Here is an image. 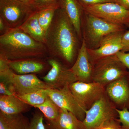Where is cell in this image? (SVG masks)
Here are the masks:
<instances>
[{
  "label": "cell",
  "instance_id": "8992f818",
  "mask_svg": "<svg viewBox=\"0 0 129 129\" xmlns=\"http://www.w3.org/2000/svg\"><path fill=\"white\" fill-rule=\"evenodd\" d=\"M83 11L104 20L129 28V10L116 2L80 5Z\"/></svg>",
  "mask_w": 129,
  "mask_h": 129
},
{
  "label": "cell",
  "instance_id": "ffe728a7",
  "mask_svg": "<svg viewBox=\"0 0 129 129\" xmlns=\"http://www.w3.org/2000/svg\"><path fill=\"white\" fill-rule=\"evenodd\" d=\"M29 123L22 113L8 115L0 112V129H28Z\"/></svg>",
  "mask_w": 129,
  "mask_h": 129
},
{
  "label": "cell",
  "instance_id": "836d02e7",
  "mask_svg": "<svg viewBox=\"0 0 129 129\" xmlns=\"http://www.w3.org/2000/svg\"><path fill=\"white\" fill-rule=\"evenodd\" d=\"M18 1L27 4V5H31V6H34L35 0H18Z\"/></svg>",
  "mask_w": 129,
  "mask_h": 129
},
{
  "label": "cell",
  "instance_id": "7c38bea8",
  "mask_svg": "<svg viewBox=\"0 0 129 129\" xmlns=\"http://www.w3.org/2000/svg\"><path fill=\"white\" fill-rule=\"evenodd\" d=\"M125 31L113 32L107 35L102 40L96 49L87 48L88 55L91 63L103 58L116 55L122 51V38Z\"/></svg>",
  "mask_w": 129,
  "mask_h": 129
},
{
  "label": "cell",
  "instance_id": "277c9868",
  "mask_svg": "<svg viewBox=\"0 0 129 129\" xmlns=\"http://www.w3.org/2000/svg\"><path fill=\"white\" fill-rule=\"evenodd\" d=\"M82 16L83 39L87 48L95 49L99 47L102 40L107 35L125 30V27L111 23L84 12Z\"/></svg>",
  "mask_w": 129,
  "mask_h": 129
},
{
  "label": "cell",
  "instance_id": "2e32d148",
  "mask_svg": "<svg viewBox=\"0 0 129 129\" xmlns=\"http://www.w3.org/2000/svg\"><path fill=\"white\" fill-rule=\"evenodd\" d=\"M59 7L63 10L76 30L80 40H83L82 22L83 11L77 0H59Z\"/></svg>",
  "mask_w": 129,
  "mask_h": 129
},
{
  "label": "cell",
  "instance_id": "d6a6232c",
  "mask_svg": "<svg viewBox=\"0 0 129 129\" xmlns=\"http://www.w3.org/2000/svg\"><path fill=\"white\" fill-rule=\"evenodd\" d=\"M115 2L129 10V0H115Z\"/></svg>",
  "mask_w": 129,
  "mask_h": 129
},
{
  "label": "cell",
  "instance_id": "83f0119b",
  "mask_svg": "<svg viewBox=\"0 0 129 129\" xmlns=\"http://www.w3.org/2000/svg\"><path fill=\"white\" fill-rule=\"evenodd\" d=\"M116 55L120 61L129 70V53L121 51L118 52Z\"/></svg>",
  "mask_w": 129,
  "mask_h": 129
},
{
  "label": "cell",
  "instance_id": "4316f807",
  "mask_svg": "<svg viewBox=\"0 0 129 129\" xmlns=\"http://www.w3.org/2000/svg\"><path fill=\"white\" fill-rule=\"evenodd\" d=\"M59 0H35L34 7L36 10L46 8L58 4Z\"/></svg>",
  "mask_w": 129,
  "mask_h": 129
},
{
  "label": "cell",
  "instance_id": "6da1fadb",
  "mask_svg": "<svg viewBox=\"0 0 129 129\" xmlns=\"http://www.w3.org/2000/svg\"><path fill=\"white\" fill-rule=\"evenodd\" d=\"M80 40L76 30L63 10L56 11L46 34L45 43L48 55L71 64L78 55Z\"/></svg>",
  "mask_w": 129,
  "mask_h": 129
},
{
  "label": "cell",
  "instance_id": "ba28073f",
  "mask_svg": "<svg viewBox=\"0 0 129 129\" xmlns=\"http://www.w3.org/2000/svg\"><path fill=\"white\" fill-rule=\"evenodd\" d=\"M118 116L117 109L105 94L86 111L83 122L86 129H97L106 121Z\"/></svg>",
  "mask_w": 129,
  "mask_h": 129
},
{
  "label": "cell",
  "instance_id": "44dd1931",
  "mask_svg": "<svg viewBox=\"0 0 129 129\" xmlns=\"http://www.w3.org/2000/svg\"><path fill=\"white\" fill-rule=\"evenodd\" d=\"M35 108L39 109L48 122H52L57 118L60 109L49 96L44 103Z\"/></svg>",
  "mask_w": 129,
  "mask_h": 129
},
{
  "label": "cell",
  "instance_id": "8fae6325",
  "mask_svg": "<svg viewBox=\"0 0 129 129\" xmlns=\"http://www.w3.org/2000/svg\"><path fill=\"white\" fill-rule=\"evenodd\" d=\"M47 61L51 69L42 79L49 89H61L67 85L77 81L70 69L67 68L57 59L51 57Z\"/></svg>",
  "mask_w": 129,
  "mask_h": 129
},
{
  "label": "cell",
  "instance_id": "603a6c76",
  "mask_svg": "<svg viewBox=\"0 0 129 129\" xmlns=\"http://www.w3.org/2000/svg\"><path fill=\"white\" fill-rule=\"evenodd\" d=\"M47 89H43L23 95H17L26 104L35 108L44 103L48 96Z\"/></svg>",
  "mask_w": 129,
  "mask_h": 129
},
{
  "label": "cell",
  "instance_id": "3957f363",
  "mask_svg": "<svg viewBox=\"0 0 129 129\" xmlns=\"http://www.w3.org/2000/svg\"><path fill=\"white\" fill-rule=\"evenodd\" d=\"M7 59L0 55V78L7 84L14 94L21 95L49 87L34 74H18L9 68Z\"/></svg>",
  "mask_w": 129,
  "mask_h": 129
},
{
  "label": "cell",
  "instance_id": "4fadbf2b",
  "mask_svg": "<svg viewBox=\"0 0 129 129\" xmlns=\"http://www.w3.org/2000/svg\"><path fill=\"white\" fill-rule=\"evenodd\" d=\"M105 94L115 107L129 110V72L105 86Z\"/></svg>",
  "mask_w": 129,
  "mask_h": 129
},
{
  "label": "cell",
  "instance_id": "9c48e42d",
  "mask_svg": "<svg viewBox=\"0 0 129 129\" xmlns=\"http://www.w3.org/2000/svg\"><path fill=\"white\" fill-rule=\"evenodd\" d=\"M48 96L60 108L69 111L81 121L84 119L86 109L74 95L69 87L60 89H47Z\"/></svg>",
  "mask_w": 129,
  "mask_h": 129
},
{
  "label": "cell",
  "instance_id": "e0dca14e",
  "mask_svg": "<svg viewBox=\"0 0 129 129\" xmlns=\"http://www.w3.org/2000/svg\"><path fill=\"white\" fill-rule=\"evenodd\" d=\"M45 128L46 129H86L83 121L73 113L61 108L57 118L52 122H47Z\"/></svg>",
  "mask_w": 129,
  "mask_h": 129
},
{
  "label": "cell",
  "instance_id": "cb8c5ba5",
  "mask_svg": "<svg viewBox=\"0 0 129 129\" xmlns=\"http://www.w3.org/2000/svg\"><path fill=\"white\" fill-rule=\"evenodd\" d=\"M44 116L41 113H36L31 119L28 129H46L43 122Z\"/></svg>",
  "mask_w": 129,
  "mask_h": 129
},
{
  "label": "cell",
  "instance_id": "7402d4cb",
  "mask_svg": "<svg viewBox=\"0 0 129 129\" xmlns=\"http://www.w3.org/2000/svg\"><path fill=\"white\" fill-rule=\"evenodd\" d=\"M59 7V5L57 4L36 10L39 23L46 33L52 22L56 11Z\"/></svg>",
  "mask_w": 129,
  "mask_h": 129
},
{
  "label": "cell",
  "instance_id": "30bf717a",
  "mask_svg": "<svg viewBox=\"0 0 129 129\" xmlns=\"http://www.w3.org/2000/svg\"><path fill=\"white\" fill-rule=\"evenodd\" d=\"M74 95L88 110L105 94V86L95 82L76 81L69 85Z\"/></svg>",
  "mask_w": 129,
  "mask_h": 129
},
{
  "label": "cell",
  "instance_id": "7a4b0ae2",
  "mask_svg": "<svg viewBox=\"0 0 129 129\" xmlns=\"http://www.w3.org/2000/svg\"><path fill=\"white\" fill-rule=\"evenodd\" d=\"M0 54L9 60L45 59L49 56L45 44L35 40L19 28L10 29L0 35Z\"/></svg>",
  "mask_w": 129,
  "mask_h": 129
},
{
  "label": "cell",
  "instance_id": "1f68e13d",
  "mask_svg": "<svg viewBox=\"0 0 129 129\" xmlns=\"http://www.w3.org/2000/svg\"><path fill=\"white\" fill-rule=\"evenodd\" d=\"M10 29L2 18L0 17V35L6 34Z\"/></svg>",
  "mask_w": 129,
  "mask_h": 129
},
{
  "label": "cell",
  "instance_id": "9a60e30c",
  "mask_svg": "<svg viewBox=\"0 0 129 129\" xmlns=\"http://www.w3.org/2000/svg\"><path fill=\"white\" fill-rule=\"evenodd\" d=\"M7 63L13 72L21 75L41 73L48 69L49 66H50L45 59L38 58L8 60Z\"/></svg>",
  "mask_w": 129,
  "mask_h": 129
},
{
  "label": "cell",
  "instance_id": "d4e9b609",
  "mask_svg": "<svg viewBox=\"0 0 129 129\" xmlns=\"http://www.w3.org/2000/svg\"><path fill=\"white\" fill-rule=\"evenodd\" d=\"M118 113V119L122 125V129H129V110L127 109L119 110L117 109Z\"/></svg>",
  "mask_w": 129,
  "mask_h": 129
},
{
  "label": "cell",
  "instance_id": "484cf974",
  "mask_svg": "<svg viewBox=\"0 0 129 129\" xmlns=\"http://www.w3.org/2000/svg\"><path fill=\"white\" fill-rule=\"evenodd\" d=\"M97 129H122L118 118L112 119L103 123Z\"/></svg>",
  "mask_w": 129,
  "mask_h": 129
},
{
  "label": "cell",
  "instance_id": "5b68a950",
  "mask_svg": "<svg viewBox=\"0 0 129 129\" xmlns=\"http://www.w3.org/2000/svg\"><path fill=\"white\" fill-rule=\"evenodd\" d=\"M92 63L93 82L104 86L124 76L129 72L116 55L101 58Z\"/></svg>",
  "mask_w": 129,
  "mask_h": 129
},
{
  "label": "cell",
  "instance_id": "5bb4252c",
  "mask_svg": "<svg viewBox=\"0 0 129 129\" xmlns=\"http://www.w3.org/2000/svg\"><path fill=\"white\" fill-rule=\"evenodd\" d=\"M76 61L70 69L77 81L84 83L93 82V66L88 55L87 47L83 39Z\"/></svg>",
  "mask_w": 129,
  "mask_h": 129
},
{
  "label": "cell",
  "instance_id": "ac0fdd59",
  "mask_svg": "<svg viewBox=\"0 0 129 129\" xmlns=\"http://www.w3.org/2000/svg\"><path fill=\"white\" fill-rule=\"evenodd\" d=\"M30 106L17 95H0V111L1 112L5 114L23 113L29 111Z\"/></svg>",
  "mask_w": 129,
  "mask_h": 129
},
{
  "label": "cell",
  "instance_id": "52a82bcc",
  "mask_svg": "<svg viewBox=\"0 0 129 129\" xmlns=\"http://www.w3.org/2000/svg\"><path fill=\"white\" fill-rule=\"evenodd\" d=\"M36 10L18 0H0V17L9 28L20 27Z\"/></svg>",
  "mask_w": 129,
  "mask_h": 129
},
{
  "label": "cell",
  "instance_id": "d6986e66",
  "mask_svg": "<svg viewBox=\"0 0 129 129\" xmlns=\"http://www.w3.org/2000/svg\"><path fill=\"white\" fill-rule=\"evenodd\" d=\"M19 28L36 41L45 43L46 33L39 23L36 10Z\"/></svg>",
  "mask_w": 129,
  "mask_h": 129
},
{
  "label": "cell",
  "instance_id": "f546056e",
  "mask_svg": "<svg viewBox=\"0 0 129 129\" xmlns=\"http://www.w3.org/2000/svg\"><path fill=\"white\" fill-rule=\"evenodd\" d=\"M122 43L123 48L121 51L125 52L129 51V30H125L123 34Z\"/></svg>",
  "mask_w": 129,
  "mask_h": 129
},
{
  "label": "cell",
  "instance_id": "f1b7e54d",
  "mask_svg": "<svg viewBox=\"0 0 129 129\" xmlns=\"http://www.w3.org/2000/svg\"><path fill=\"white\" fill-rule=\"evenodd\" d=\"M80 5H92L108 2H116L115 0H77Z\"/></svg>",
  "mask_w": 129,
  "mask_h": 129
},
{
  "label": "cell",
  "instance_id": "4dcf8cb0",
  "mask_svg": "<svg viewBox=\"0 0 129 129\" xmlns=\"http://www.w3.org/2000/svg\"><path fill=\"white\" fill-rule=\"evenodd\" d=\"M0 94L1 95L5 96L14 94L9 89L7 84L2 80L0 82Z\"/></svg>",
  "mask_w": 129,
  "mask_h": 129
}]
</instances>
